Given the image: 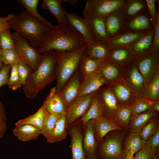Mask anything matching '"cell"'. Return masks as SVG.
Returning a JSON list of instances; mask_svg holds the SVG:
<instances>
[{"label": "cell", "instance_id": "cell-32", "mask_svg": "<svg viewBox=\"0 0 159 159\" xmlns=\"http://www.w3.org/2000/svg\"><path fill=\"white\" fill-rule=\"evenodd\" d=\"M158 113L156 112L155 114L139 133L140 136L145 141H146L159 130Z\"/></svg>", "mask_w": 159, "mask_h": 159}, {"label": "cell", "instance_id": "cell-14", "mask_svg": "<svg viewBox=\"0 0 159 159\" xmlns=\"http://www.w3.org/2000/svg\"><path fill=\"white\" fill-rule=\"evenodd\" d=\"M78 122L70 124L68 127L67 133L71 138L70 148L72 159H86L84 150L83 137Z\"/></svg>", "mask_w": 159, "mask_h": 159}, {"label": "cell", "instance_id": "cell-16", "mask_svg": "<svg viewBox=\"0 0 159 159\" xmlns=\"http://www.w3.org/2000/svg\"><path fill=\"white\" fill-rule=\"evenodd\" d=\"M81 80L80 72L76 73L58 92L67 109L78 97Z\"/></svg>", "mask_w": 159, "mask_h": 159}, {"label": "cell", "instance_id": "cell-30", "mask_svg": "<svg viewBox=\"0 0 159 159\" xmlns=\"http://www.w3.org/2000/svg\"><path fill=\"white\" fill-rule=\"evenodd\" d=\"M108 53L106 47L95 42L87 44L85 54L92 58L101 61L107 60Z\"/></svg>", "mask_w": 159, "mask_h": 159}, {"label": "cell", "instance_id": "cell-34", "mask_svg": "<svg viewBox=\"0 0 159 159\" xmlns=\"http://www.w3.org/2000/svg\"><path fill=\"white\" fill-rule=\"evenodd\" d=\"M132 114L130 107H120L115 122L123 130H127Z\"/></svg>", "mask_w": 159, "mask_h": 159}, {"label": "cell", "instance_id": "cell-43", "mask_svg": "<svg viewBox=\"0 0 159 159\" xmlns=\"http://www.w3.org/2000/svg\"><path fill=\"white\" fill-rule=\"evenodd\" d=\"M105 22L106 31L110 34L115 33L120 27L119 20L115 16H111L108 17Z\"/></svg>", "mask_w": 159, "mask_h": 159}, {"label": "cell", "instance_id": "cell-7", "mask_svg": "<svg viewBox=\"0 0 159 159\" xmlns=\"http://www.w3.org/2000/svg\"><path fill=\"white\" fill-rule=\"evenodd\" d=\"M107 87L112 92L119 107H130L138 97L136 93L123 78L108 84Z\"/></svg>", "mask_w": 159, "mask_h": 159}, {"label": "cell", "instance_id": "cell-52", "mask_svg": "<svg viewBox=\"0 0 159 159\" xmlns=\"http://www.w3.org/2000/svg\"><path fill=\"white\" fill-rule=\"evenodd\" d=\"M146 1L150 14L153 17H154L155 13V1L154 0H146Z\"/></svg>", "mask_w": 159, "mask_h": 159}, {"label": "cell", "instance_id": "cell-15", "mask_svg": "<svg viewBox=\"0 0 159 159\" xmlns=\"http://www.w3.org/2000/svg\"><path fill=\"white\" fill-rule=\"evenodd\" d=\"M67 23L73 26L83 37L87 43L94 42L90 27L84 19L74 13H69L63 7Z\"/></svg>", "mask_w": 159, "mask_h": 159}, {"label": "cell", "instance_id": "cell-38", "mask_svg": "<svg viewBox=\"0 0 159 159\" xmlns=\"http://www.w3.org/2000/svg\"><path fill=\"white\" fill-rule=\"evenodd\" d=\"M129 53L124 49H120L114 51L109 56L112 62L119 65L125 67L124 64L127 61L129 57Z\"/></svg>", "mask_w": 159, "mask_h": 159}, {"label": "cell", "instance_id": "cell-13", "mask_svg": "<svg viewBox=\"0 0 159 159\" xmlns=\"http://www.w3.org/2000/svg\"><path fill=\"white\" fill-rule=\"evenodd\" d=\"M83 128V143L86 159H98L99 145L95 137L93 120L88 121Z\"/></svg>", "mask_w": 159, "mask_h": 159}, {"label": "cell", "instance_id": "cell-47", "mask_svg": "<svg viewBox=\"0 0 159 159\" xmlns=\"http://www.w3.org/2000/svg\"><path fill=\"white\" fill-rule=\"evenodd\" d=\"M141 34H129L123 35L113 40L112 43L115 44H125L132 42L139 37Z\"/></svg>", "mask_w": 159, "mask_h": 159}, {"label": "cell", "instance_id": "cell-25", "mask_svg": "<svg viewBox=\"0 0 159 159\" xmlns=\"http://www.w3.org/2000/svg\"><path fill=\"white\" fill-rule=\"evenodd\" d=\"M104 61L92 58L84 54L79 68L81 80L91 74L98 72Z\"/></svg>", "mask_w": 159, "mask_h": 159}, {"label": "cell", "instance_id": "cell-18", "mask_svg": "<svg viewBox=\"0 0 159 159\" xmlns=\"http://www.w3.org/2000/svg\"><path fill=\"white\" fill-rule=\"evenodd\" d=\"M44 102L49 113L58 116L66 115L67 108L55 87L51 89Z\"/></svg>", "mask_w": 159, "mask_h": 159}, {"label": "cell", "instance_id": "cell-3", "mask_svg": "<svg viewBox=\"0 0 159 159\" xmlns=\"http://www.w3.org/2000/svg\"><path fill=\"white\" fill-rule=\"evenodd\" d=\"M9 22L11 28L36 48L43 42L51 28L25 10L16 15Z\"/></svg>", "mask_w": 159, "mask_h": 159}, {"label": "cell", "instance_id": "cell-46", "mask_svg": "<svg viewBox=\"0 0 159 159\" xmlns=\"http://www.w3.org/2000/svg\"><path fill=\"white\" fill-rule=\"evenodd\" d=\"M7 129L6 112L4 105L0 101V140L4 137Z\"/></svg>", "mask_w": 159, "mask_h": 159}, {"label": "cell", "instance_id": "cell-26", "mask_svg": "<svg viewBox=\"0 0 159 159\" xmlns=\"http://www.w3.org/2000/svg\"><path fill=\"white\" fill-rule=\"evenodd\" d=\"M62 0H43L42 4L43 8L48 10L55 18L58 24H67V22L61 3Z\"/></svg>", "mask_w": 159, "mask_h": 159}, {"label": "cell", "instance_id": "cell-53", "mask_svg": "<svg viewBox=\"0 0 159 159\" xmlns=\"http://www.w3.org/2000/svg\"><path fill=\"white\" fill-rule=\"evenodd\" d=\"M155 40V45L156 47L158 48L159 46V22L158 19L157 20L156 26Z\"/></svg>", "mask_w": 159, "mask_h": 159}, {"label": "cell", "instance_id": "cell-8", "mask_svg": "<svg viewBox=\"0 0 159 159\" xmlns=\"http://www.w3.org/2000/svg\"><path fill=\"white\" fill-rule=\"evenodd\" d=\"M135 62L148 90L150 82L159 72L158 55L154 54H145L138 57Z\"/></svg>", "mask_w": 159, "mask_h": 159}, {"label": "cell", "instance_id": "cell-58", "mask_svg": "<svg viewBox=\"0 0 159 159\" xmlns=\"http://www.w3.org/2000/svg\"><path fill=\"white\" fill-rule=\"evenodd\" d=\"M153 159H159V153H158Z\"/></svg>", "mask_w": 159, "mask_h": 159}, {"label": "cell", "instance_id": "cell-9", "mask_svg": "<svg viewBox=\"0 0 159 159\" xmlns=\"http://www.w3.org/2000/svg\"><path fill=\"white\" fill-rule=\"evenodd\" d=\"M96 93L101 108L102 116L115 121L120 107L112 92L107 87H102Z\"/></svg>", "mask_w": 159, "mask_h": 159}, {"label": "cell", "instance_id": "cell-12", "mask_svg": "<svg viewBox=\"0 0 159 159\" xmlns=\"http://www.w3.org/2000/svg\"><path fill=\"white\" fill-rule=\"evenodd\" d=\"M122 3V1L120 0H87L84 13L102 18L119 7Z\"/></svg>", "mask_w": 159, "mask_h": 159}, {"label": "cell", "instance_id": "cell-33", "mask_svg": "<svg viewBox=\"0 0 159 159\" xmlns=\"http://www.w3.org/2000/svg\"><path fill=\"white\" fill-rule=\"evenodd\" d=\"M155 101L146 97H138L134 103L130 107L132 115L139 114L152 109Z\"/></svg>", "mask_w": 159, "mask_h": 159}, {"label": "cell", "instance_id": "cell-51", "mask_svg": "<svg viewBox=\"0 0 159 159\" xmlns=\"http://www.w3.org/2000/svg\"><path fill=\"white\" fill-rule=\"evenodd\" d=\"M143 4L139 2H135L130 6L128 10V13L129 15H133L138 12L143 7Z\"/></svg>", "mask_w": 159, "mask_h": 159}, {"label": "cell", "instance_id": "cell-27", "mask_svg": "<svg viewBox=\"0 0 159 159\" xmlns=\"http://www.w3.org/2000/svg\"><path fill=\"white\" fill-rule=\"evenodd\" d=\"M68 125L66 115L59 116L54 128L47 139V141L53 143L65 139L68 133Z\"/></svg>", "mask_w": 159, "mask_h": 159}, {"label": "cell", "instance_id": "cell-28", "mask_svg": "<svg viewBox=\"0 0 159 159\" xmlns=\"http://www.w3.org/2000/svg\"><path fill=\"white\" fill-rule=\"evenodd\" d=\"M46 112L45 104L44 102L35 113L26 118L18 120L15 123V125L29 124L38 128L42 132Z\"/></svg>", "mask_w": 159, "mask_h": 159}, {"label": "cell", "instance_id": "cell-23", "mask_svg": "<svg viewBox=\"0 0 159 159\" xmlns=\"http://www.w3.org/2000/svg\"><path fill=\"white\" fill-rule=\"evenodd\" d=\"M156 112L151 109L137 115H131L127 132L139 133Z\"/></svg>", "mask_w": 159, "mask_h": 159}, {"label": "cell", "instance_id": "cell-11", "mask_svg": "<svg viewBox=\"0 0 159 159\" xmlns=\"http://www.w3.org/2000/svg\"><path fill=\"white\" fill-rule=\"evenodd\" d=\"M95 92L78 97L67 109L66 118L68 125L74 122L85 114L90 105Z\"/></svg>", "mask_w": 159, "mask_h": 159}, {"label": "cell", "instance_id": "cell-24", "mask_svg": "<svg viewBox=\"0 0 159 159\" xmlns=\"http://www.w3.org/2000/svg\"><path fill=\"white\" fill-rule=\"evenodd\" d=\"M84 18L88 24L93 34L101 39L107 37L105 22L103 18L84 13Z\"/></svg>", "mask_w": 159, "mask_h": 159}, {"label": "cell", "instance_id": "cell-35", "mask_svg": "<svg viewBox=\"0 0 159 159\" xmlns=\"http://www.w3.org/2000/svg\"><path fill=\"white\" fill-rule=\"evenodd\" d=\"M59 116L50 114L46 111L42 135L44 136L47 140L54 128Z\"/></svg>", "mask_w": 159, "mask_h": 159}, {"label": "cell", "instance_id": "cell-54", "mask_svg": "<svg viewBox=\"0 0 159 159\" xmlns=\"http://www.w3.org/2000/svg\"><path fill=\"white\" fill-rule=\"evenodd\" d=\"M156 112L159 111V100L155 101L153 104L152 109Z\"/></svg>", "mask_w": 159, "mask_h": 159}, {"label": "cell", "instance_id": "cell-56", "mask_svg": "<svg viewBox=\"0 0 159 159\" xmlns=\"http://www.w3.org/2000/svg\"><path fill=\"white\" fill-rule=\"evenodd\" d=\"M1 49L0 47V70L2 68V67L4 65L3 63V62L2 61L1 58Z\"/></svg>", "mask_w": 159, "mask_h": 159}, {"label": "cell", "instance_id": "cell-31", "mask_svg": "<svg viewBox=\"0 0 159 159\" xmlns=\"http://www.w3.org/2000/svg\"><path fill=\"white\" fill-rule=\"evenodd\" d=\"M17 1L25 8V11L28 13L37 18L50 27L52 28L54 26L38 12L37 7L39 0H18Z\"/></svg>", "mask_w": 159, "mask_h": 159}, {"label": "cell", "instance_id": "cell-40", "mask_svg": "<svg viewBox=\"0 0 159 159\" xmlns=\"http://www.w3.org/2000/svg\"><path fill=\"white\" fill-rule=\"evenodd\" d=\"M147 97L154 101L159 100V72L150 82Z\"/></svg>", "mask_w": 159, "mask_h": 159}, {"label": "cell", "instance_id": "cell-4", "mask_svg": "<svg viewBox=\"0 0 159 159\" xmlns=\"http://www.w3.org/2000/svg\"><path fill=\"white\" fill-rule=\"evenodd\" d=\"M87 44L81 48L71 51L54 50L56 56V91L63 88L75 72L79 68L81 60L85 52Z\"/></svg>", "mask_w": 159, "mask_h": 159}, {"label": "cell", "instance_id": "cell-45", "mask_svg": "<svg viewBox=\"0 0 159 159\" xmlns=\"http://www.w3.org/2000/svg\"><path fill=\"white\" fill-rule=\"evenodd\" d=\"M17 70L22 85L26 82L31 69L21 60L17 64Z\"/></svg>", "mask_w": 159, "mask_h": 159}, {"label": "cell", "instance_id": "cell-6", "mask_svg": "<svg viewBox=\"0 0 159 159\" xmlns=\"http://www.w3.org/2000/svg\"><path fill=\"white\" fill-rule=\"evenodd\" d=\"M12 35L20 59L32 70H35L41 62L43 54L39 53L37 48L33 47L28 40L18 33L15 32Z\"/></svg>", "mask_w": 159, "mask_h": 159}, {"label": "cell", "instance_id": "cell-22", "mask_svg": "<svg viewBox=\"0 0 159 159\" xmlns=\"http://www.w3.org/2000/svg\"><path fill=\"white\" fill-rule=\"evenodd\" d=\"M13 132L19 140L22 142L37 140L39 135L42 134L39 129L29 124L16 126L13 130Z\"/></svg>", "mask_w": 159, "mask_h": 159}, {"label": "cell", "instance_id": "cell-17", "mask_svg": "<svg viewBox=\"0 0 159 159\" xmlns=\"http://www.w3.org/2000/svg\"><path fill=\"white\" fill-rule=\"evenodd\" d=\"M108 84L107 80L100 73L91 74L82 79V81L81 80L78 97L90 94L104 85Z\"/></svg>", "mask_w": 159, "mask_h": 159}, {"label": "cell", "instance_id": "cell-44", "mask_svg": "<svg viewBox=\"0 0 159 159\" xmlns=\"http://www.w3.org/2000/svg\"><path fill=\"white\" fill-rule=\"evenodd\" d=\"M149 21L146 17L141 16H138L132 21L129 23L130 28L134 29H141L148 27Z\"/></svg>", "mask_w": 159, "mask_h": 159}, {"label": "cell", "instance_id": "cell-2", "mask_svg": "<svg viewBox=\"0 0 159 159\" xmlns=\"http://www.w3.org/2000/svg\"><path fill=\"white\" fill-rule=\"evenodd\" d=\"M56 56L54 50L43 54L38 68L31 70L25 84L22 86L26 98L34 99L39 92L56 79Z\"/></svg>", "mask_w": 159, "mask_h": 159}, {"label": "cell", "instance_id": "cell-5", "mask_svg": "<svg viewBox=\"0 0 159 159\" xmlns=\"http://www.w3.org/2000/svg\"><path fill=\"white\" fill-rule=\"evenodd\" d=\"M127 130H115L107 134L99 144L98 159H124L123 145Z\"/></svg>", "mask_w": 159, "mask_h": 159}, {"label": "cell", "instance_id": "cell-21", "mask_svg": "<svg viewBox=\"0 0 159 159\" xmlns=\"http://www.w3.org/2000/svg\"><path fill=\"white\" fill-rule=\"evenodd\" d=\"M125 67L106 60L103 62L98 73L107 80L108 85L122 78Z\"/></svg>", "mask_w": 159, "mask_h": 159}, {"label": "cell", "instance_id": "cell-42", "mask_svg": "<svg viewBox=\"0 0 159 159\" xmlns=\"http://www.w3.org/2000/svg\"><path fill=\"white\" fill-rule=\"evenodd\" d=\"M152 36L149 34L142 38L135 45L134 51L136 52H141L147 49L151 43Z\"/></svg>", "mask_w": 159, "mask_h": 159}, {"label": "cell", "instance_id": "cell-39", "mask_svg": "<svg viewBox=\"0 0 159 159\" xmlns=\"http://www.w3.org/2000/svg\"><path fill=\"white\" fill-rule=\"evenodd\" d=\"M17 64L11 66L7 85L9 88L14 90L22 86L17 70Z\"/></svg>", "mask_w": 159, "mask_h": 159}, {"label": "cell", "instance_id": "cell-49", "mask_svg": "<svg viewBox=\"0 0 159 159\" xmlns=\"http://www.w3.org/2000/svg\"><path fill=\"white\" fill-rule=\"evenodd\" d=\"M145 142L146 145L150 146L159 151V130L145 141Z\"/></svg>", "mask_w": 159, "mask_h": 159}, {"label": "cell", "instance_id": "cell-50", "mask_svg": "<svg viewBox=\"0 0 159 159\" xmlns=\"http://www.w3.org/2000/svg\"><path fill=\"white\" fill-rule=\"evenodd\" d=\"M16 15L12 14H9L4 17H0V32L6 29L11 28L9 21L14 18Z\"/></svg>", "mask_w": 159, "mask_h": 159}, {"label": "cell", "instance_id": "cell-41", "mask_svg": "<svg viewBox=\"0 0 159 159\" xmlns=\"http://www.w3.org/2000/svg\"><path fill=\"white\" fill-rule=\"evenodd\" d=\"M159 151L147 145L134 154L133 159H153Z\"/></svg>", "mask_w": 159, "mask_h": 159}, {"label": "cell", "instance_id": "cell-10", "mask_svg": "<svg viewBox=\"0 0 159 159\" xmlns=\"http://www.w3.org/2000/svg\"><path fill=\"white\" fill-rule=\"evenodd\" d=\"M122 78L136 93L138 97H147L148 90L143 77L135 63L128 64L124 67Z\"/></svg>", "mask_w": 159, "mask_h": 159}, {"label": "cell", "instance_id": "cell-55", "mask_svg": "<svg viewBox=\"0 0 159 159\" xmlns=\"http://www.w3.org/2000/svg\"><path fill=\"white\" fill-rule=\"evenodd\" d=\"M63 2H68L72 4L73 5L76 3L77 2V0H63Z\"/></svg>", "mask_w": 159, "mask_h": 159}, {"label": "cell", "instance_id": "cell-36", "mask_svg": "<svg viewBox=\"0 0 159 159\" xmlns=\"http://www.w3.org/2000/svg\"><path fill=\"white\" fill-rule=\"evenodd\" d=\"M1 58L4 64L11 66L17 64L20 60L15 48L1 50Z\"/></svg>", "mask_w": 159, "mask_h": 159}, {"label": "cell", "instance_id": "cell-48", "mask_svg": "<svg viewBox=\"0 0 159 159\" xmlns=\"http://www.w3.org/2000/svg\"><path fill=\"white\" fill-rule=\"evenodd\" d=\"M11 69V66L4 64L0 70V88L7 84Z\"/></svg>", "mask_w": 159, "mask_h": 159}, {"label": "cell", "instance_id": "cell-57", "mask_svg": "<svg viewBox=\"0 0 159 159\" xmlns=\"http://www.w3.org/2000/svg\"><path fill=\"white\" fill-rule=\"evenodd\" d=\"M134 156L128 155L125 159H133Z\"/></svg>", "mask_w": 159, "mask_h": 159}, {"label": "cell", "instance_id": "cell-20", "mask_svg": "<svg viewBox=\"0 0 159 159\" xmlns=\"http://www.w3.org/2000/svg\"><path fill=\"white\" fill-rule=\"evenodd\" d=\"M146 145L145 141L141 138L139 133L127 132L123 145L124 159L128 155L134 156Z\"/></svg>", "mask_w": 159, "mask_h": 159}, {"label": "cell", "instance_id": "cell-37", "mask_svg": "<svg viewBox=\"0 0 159 159\" xmlns=\"http://www.w3.org/2000/svg\"><path fill=\"white\" fill-rule=\"evenodd\" d=\"M10 28L6 29L0 32V47L1 50L15 48V43Z\"/></svg>", "mask_w": 159, "mask_h": 159}, {"label": "cell", "instance_id": "cell-1", "mask_svg": "<svg viewBox=\"0 0 159 159\" xmlns=\"http://www.w3.org/2000/svg\"><path fill=\"white\" fill-rule=\"evenodd\" d=\"M86 43L73 26L68 23L60 24L51 28L37 49L41 54L53 50L71 51L81 48Z\"/></svg>", "mask_w": 159, "mask_h": 159}, {"label": "cell", "instance_id": "cell-29", "mask_svg": "<svg viewBox=\"0 0 159 159\" xmlns=\"http://www.w3.org/2000/svg\"><path fill=\"white\" fill-rule=\"evenodd\" d=\"M95 92L90 105L85 114L80 119V123L83 128L89 121L102 116L101 108L96 93Z\"/></svg>", "mask_w": 159, "mask_h": 159}, {"label": "cell", "instance_id": "cell-19", "mask_svg": "<svg viewBox=\"0 0 159 159\" xmlns=\"http://www.w3.org/2000/svg\"><path fill=\"white\" fill-rule=\"evenodd\" d=\"M95 135L98 145L108 132L115 130H124L118 126L113 120L102 116L93 120Z\"/></svg>", "mask_w": 159, "mask_h": 159}]
</instances>
